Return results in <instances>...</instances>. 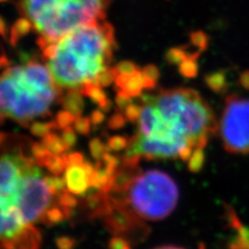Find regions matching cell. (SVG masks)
I'll return each instance as SVG.
<instances>
[{
  "label": "cell",
  "instance_id": "cell-1",
  "mask_svg": "<svg viewBox=\"0 0 249 249\" xmlns=\"http://www.w3.org/2000/svg\"><path fill=\"white\" fill-rule=\"evenodd\" d=\"M217 129L212 107L196 89H160L142 96L138 133L130 139L126 155L188 162L194 153L205 152Z\"/></svg>",
  "mask_w": 249,
  "mask_h": 249
},
{
  "label": "cell",
  "instance_id": "cell-2",
  "mask_svg": "<svg viewBox=\"0 0 249 249\" xmlns=\"http://www.w3.org/2000/svg\"><path fill=\"white\" fill-rule=\"evenodd\" d=\"M40 48L58 87L79 89L95 81L112 61L116 49L114 28L104 20L89 23Z\"/></svg>",
  "mask_w": 249,
  "mask_h": 249
},
{
  "label": "cell",
  "instance_id": "cell-3",
  "mask_svg": "<svg viewBox=\"0 0 249 249\" xmlns=\"http://www.w3.org/2000/svg\"><path fill=\"white\" fill-rule=\"evenodd\" d=\"M60 89L48 67L38 61L6 68L0 75V114L26 127L51 114L49 108L61 98Z\"/></svg>",
  "mask_w": 249,
  "mask_h": 249
},
{
  "label": "cell",
  "instance_id": "cell-4",
  "mask_svg": "<svg viewBox=\"0 0 249 249\" xmlns=\"http://www.w3.org/2000/svg\"><path fill=\"white\" fill-rule=\"evenodd\" d=\"M112 0H18L23 17L40 36V47L55 42L77 27L102 21Z\"/></svg>",
  "mask_w": 249,
  "mask_h": 249
},
{
  "label": "cell",
  "instance_id": "cell-5",
  "mask_svg": "<svg viewBox=\"0 0 249 249\" xmlns=\"http://www.w3.org/2000/svg\"><path fill=\"white\" fill-rule=\"evenodd\" d=\"M36 166L35 160L21 151L0 156V242L16 237L28 225L22 200L27 178Z\"/></svg>",
  "mask_w": 249,
  "mask_h": 249
},
{
  "label": "cell",
  "instance_id": "cell-6",
  "mask_svg": "<svg viewBox=\"0 0 249 249\" xmlns=\"http://www.w3.org/2000/svg\"><path fill=\"white\" fill-rule=\"evenodd\" d=\"M126 194L129 206L140 218L158 221L175 211L180 190L168 174L151 169L137 175Z\"/></svg>",
  "mask_w": 249,
  "mask_h": 249
},
{
  "label": "cell",
  "instance_id": "cell-7",
  "mask_svg": "<svg viewBox=\"0 0 249 249\" xmlns=\"http://www.w3.org/2000/svg\"><path fill=\"white\" fill-rule=\"evenodd\" d=\"M218 134L231 154L249 155V99L231 95L218 121Z\"/></svg>",
  "mask_w": 249,
  "mask_h": 249
},
{
  "label": "cell",
  "instance_id": "cell-8",
  "mask_svg": "<svg viewBox=\"0 0 249 249\" xmlns=\"http://www.w3.org/2000/svg\"><path fill=\"white\" fill-rule=\"evenodd\" d=\"M103 220L106 229L129 242L142 241L149 235L150 229L139 219L126 199L111 197L108 194L103 208L95 215Z\"/></svg>",
  "mask_w": 249,
  "mask_h": 249
},
{
  "label": "cell",
  "instance_id": "cell-9",
  "mask_svg": "<svg viewBox=\"0 0 249 249\" xmlns=\"http://www.w3.org/2000/svg\"><path fill=\"white\" fill-rule=\"evenodd\" d=\"M114 83L116 89L127 92L132 98L142 96L143 90L154 89L157 85V83L147 78L140 69L131 74H118Z\"/></svg>",
  "mask_w": 249,
  "mask_h": 249
},
{
  "label": "cell",
  "instance_id": "cell-10",
  "mask_svg": "<svg viewBox=\"0 0 249 249\" xmlns=\"http://www.w3.org/2000/svg\"><path fill=\"white\" fill-rule=\"evenodd\" d=\"M42 233L34 224H29L17 236L0 242V249H41Z\"/></svg>",
  "mask_w": 249,
  "mask_h": 249
},
{
  "label": "cell",
  "instance_id": "cell-11",
  "mask_svg": "<svg viewBox=\"0 0 249 249\" xmlns=\"http://www.w3.org/2000/svg\"><path fill=\"white\" fill-rule=\"evenodd\" d=\"M67 189L75 196H81L89 188V176L82 165H71L65 170Z\"/></svg>",
  "mask_w": 249,
  "mask_h": 249
},
{
  "label": "cell",
  "instance_id": "cell-12",
  "mask_svg": "<svg viewBox=\"0 0 249 249\" xmlns=\"http://www.w3.org/2000/svg\"><path fill=\"white\" fill-rule=\"evenodd\" d=\"M79 90L83 96L91 99L92 102L96 103L103 112L110 111L111 102L107 98L105 91L102 89V87L93 82H88L82 85Z\"/></svg>",
  "mask_w": 249,
  "mask_h": 249
},
{
  "label": "cell",
  "instance_id": "cell-13",
  "mask_svg": "<svg viewBox=\"0 0 249 249\" xmlns=\"http://www.w3.org/2000/svg\"><path fill=\"white\" fill-rule=\"evenodd\" d=\"M59 103L66 110L72 112L76 118H79L83 113V95L78 89H69L65 95H61Z\"/></svg>",
  "mask_w": 249,
  "mask_h": 249
},
{
  "label": "cell",
  "instance_id": "cell-14",
  "mask_svg": "<svg viewBox=\"0 0 249 249\" xmlns=\"http://www.w3.org/2000/svg\"><path fill=\"white\" fill-rule=\"evenodd\" d=\"M33 29H34L33 23H31L27 18L25 17L20 18L19 20H17L14 23V25L10 30L9 42L13 46H16L20 42L21 38L27 36Z\"/></svg>",
  "mask_w": 249,
  "mask_h": 249
},
{
  "label": "cell",
  "instance_id": "cell-15",
  "mask_svg": "<svg viewBox=\"0 0 249 249\" xmlns=\"http://www.w3.org/2000/svg\"><path fill=\"white\" fill-rule=\"evenodd\" d=\"M66 218H69L66 211L57 204L51 205L47 209L42 215L40 221L45 225H54L60 223Z\"/></svg>",
  "mask_w": 249,
  "mask_h": 249
},
{
  "label": "cell",
  "instance_id": "cell-16",
  "mask_svg": "<svg viewBox=\"0 0 249 249\" xmlns=\"http://www.w3.org/2000/svg\"><path fill=\"white\" fill-rule=\"evenodd\" d=\"M42 143L54 155H61L68 151L61 137L54 132H51L48 135L43 137Z\"/></svg>",
  "mask_w": 249,
  "mask_h": 249
},
{
  "label": "cell",
  "instance_id": "cell-17",
  "mask_svg": "<svg viewBox=\"0 0 249 249\" xmlns=\"http://www.w3.org/2000/svg\"><path fill=\"white\" fill-rule=\"evenodd\" d=\"M31 154L37 166L45 167L47 161L51 157L52 153L42 142H34L31 144Z\"/></svg>",
  "mask_w": 249,
  "mask_h": 249
},
{
  "label": "cell",
  "instance_id": "cell-18",
  "mask_svg": "<svg viewBox=\"0 0 249 249\" xmlns=\"http://www.w3.org/2000/svg\"><path fill=\"white\" fill-rule=\"evenodd\" d=\"M57 124L55 121L53 122H48V123H42V122H35L33 124H30L29 130L30 133L36 136V137H45L46 135H48L51 132L54 130H57Z\"/></svg>",
  "mask_w": 249,
  "mask_h": 249
},
{
  "label": "cell",
  "instance_id": "cell-19",
  "mask_svg": "<svg viewBox=\"0 0 249 249\" xmlns=\"http://www.w3.org/2000/svg\"><path fill=\"white\" fill-rule=\"evenodd\" d=\"M57 204L65 210L68 217L72 215V210L77 206V198L75 197V194L70 192L68 189L61 191L57 194Z\"/></svg>",
  "mask_w": 249,
  "mask_h": 249
},
{
  "label": "cell",
  "instance_id": "cell-20",
  "mask_svg": "<svg viewBox=\"0 0 249 249\" xmlns=\"http://www.w3.org/2000/svg\"><path fill=\"white\" fill-rule=\"evenodd\" d=\"M237 238L230 245V249H249V231L236 220Z\"/></svg>",
  "mask_w": 249,
  "mask_h": 249
},
{
  "label": "cell",
  "instance_id": "cell-21",
  "mask_svg": "<svg viewBox=\"0 0 249 249\" xmlns=\"http://www.w3.org/2000/svg\"><path fill=\"white\" fill-rule=\"evenodd\" d=\"M45 167L48 169L53 176H60L65 173L67 168V163L61 155L52 154L51 157L47 161Z\"/></svg>",
  "mask_w": 249,
  "mask_h": 249
},
{
  "label": "cell",
  "instance_id": "cell-22",
  "mask_svg": "<svg viewBox=\"0 0 249 249\" xmlns=\"http://www.w3.org/2000/svg\"><path fill=\"white\" fill-rule=\"evenodd\" d=\"M116 76H118V71H116L115 67H107L98 74L93 83H96L102 88H106L115 82Z\"/></svg>",
  "mask_w": 249,
  "mask_h": 249
},
{
  "label": "cell",
  "instance_id": "cell-23",
  "mask_svg": "<svg viewBox=\"0 0 249 249\" xmlns=\"http://www.w3.org/2000/svg\"><path fill=\"white\" fill-rule=\"evenodd\" d=\"M198 57H189L178 66V72L186 78H193L198 73Z\"/></svg>",
  "mask_w": 249,
  "mask_h": 249
},
{
  "label": "cell",
  "instance_id": "cell-24",
  "mask_svg": "<svg viewBox=\"0 0 249 249\" xmlns=\"http://www.w3.org/2000/svg\"><path fill=\"white\" fill-rule=\"evenodd\" d=\"M45 181L53 196H56L61 191L67 189L65 178H59V176H47L45 177Z\"/></svg>",
  "mask_w": 249,
  "mask_h": 249
},
{
  "label": "cell",
  "instance_id": "cell-25",
  "mask_svg": "<svg viewBox=\"0 0 249 249\" xmlns=\"http://www.w3.org/2000/svg\"><path fill=\"white\" fill-rule=\"evenodd\" d=\"M89 146L91 157L96 161L102 159L103 156L109 151L108 146L101 142V139L99 138H92L89 142Z\"/></svg>",
  "mask_w": 249,
  "mask_h": 249
},
{
  "label": "cell",
  "instance_id": "cell-26",
  "mask_svg": "<svg viewBox=\"0 0 249 249\" xmlns=\"http://www.w3.org/2000/svg\"><path fill=\"white\" fill-rule=\"evenodd\" d=\"M130 139L124 136L121 135H115L112 136L108 139L107 142V146L109 151H113V152H120L124 149H127L129 145Z\"/></svg>",
  "mask_w": 249,
  "mask_h": 249
},
{
  "label": "cell",
  "instance_id": "cell-27",
  "mask_svg": "<svg viewBox=\"0 0 249 249\" xmlns=\"http://www.w3.org/2000/svg\"><path fill=\"white\" fill-rule=\"evenodd\" d=\"M76 120V116L70 112L69 110H61L56 114L55 122L57 124V127L60 130H64L67 127H71L72 124H74Z\"/></svg>",
  "mask_w": 249,
  "mask_h": 249
},
{
  "label": "cell",
  "instance_id": "cell-28",
  "mask_svg": "<svg viewBox=\"0 0 249 249\" xmlns=\"http://www.w3.org/2000/svg\"><path fill=\"white\" fill-rule=\"evenodd\" d=\"M207 84L215 91H221L225 88V77L223 74L216 73L213 75H209L207 78Z\"/></svg>",
  "mask_w": 249,
  "mask_h": 249
},
{
  "label": "cell",
  "instance_id": "cell-29",
  "mask_svg": "<svg viewBox=\"0 0 249 249\" xmlns=\"http://www.w3.org/2000/svg\"><path fill=\"white\" fill-rule=\"evenodd\" d=\"M91 121L90 119L83 118V116H79V118H76L74 123V129L78 134L81 135H89L91 130Z\"/></svg>",
  "mask_w": 249,
  "mask_h": 249
},
{
  "label": "cell",
  "instance_id": "cell-30",
  "mask_svg": "<svg viewBox=\"0 0 249 249\" xmlns=\"http://www.w3.org/2000/svg\"><path fill=\"white\" fill-rule=\"evenodd\" d=\"M191 44L200 51L208 48V36L202 31H196L190 35Z\"/></svg>",
  "mask_w": 249,
  "mask_h": 249
},
{
  "label": "cell",
  "instance_id": "cell-31",
  "mask_svg": "<svg viewBox=\"0 0 249 249\" xmlns=\"http://www.w3.org/2000/svg\"><path fill=\"white\" fill-rule=\"evenodd\" d=\"M61 139L64 142L67 150H71L77 142V132L72 127H67L61 132Z\"/></svg>",
  "mask_w": 249,
  "mask_h": 249
},
{
  "label": "cell",
  "instance_id": "cell-32",
  "mask_svg": "<svg viewBox=\"0 0 249 249\" xmlns=\"http://www.w3.org/2000/svg\"><path fill=\"white\" fill-rule=\"evenodd\" d=\"M127 123V119L124 114L122 113V111L112 114L110 118H109L107 122V126L109 129L111 130H119L123 128Z\"/></svg>",
  "mask_w": 249,
  "mask_h": 249
},
{
  "label": "cell",
  "instance_id": "cell-33",
  "mask_svg": "<svg viewBox=\"0 0 249 249\" xmlns=\"http://www.w3.org/2000/svg\"><path fill=\"white\" fill-rule=\"evenodd\" d=\"M142 105H137V104H133L132 103L131 105H129L126 109H124V114L126 116L127 121L131 122V123H135L138 122L140 114H142Z\"/></svg>",
  "mask_w": 249,
  "mask_h": 249
},
{
  "label": "cell",
  "instance_id": "cell-34",
  "mask_svg": "<svg viewBox=\"0 0 249 249\" xmlns=\"http://www.w3.org/2000/svg\"><path fill=\"white\" fill-rule=\"evenodd\" d=\"M132 104V97L124 90L118 89L115 96V105L120 111H124L129 105Z\"/></svg>",
  "mask_w": 249,
  "mask_h": 249
},
{
  "label": "cell",
  "instance_id": "cell-35",
  "mask_svg": "<svg viewBox=\"0 0 249 249\" xmlns=\"http://www.w3.org/2000/svg\"><path fill=\"white\" fill-rule=\"evenodd\" d=\"M62 157H64L66 163H67V167L71 166V165H82L85 159L84 156L79 153V152H73L70 154H61Z\"/></svg>",
  "mask_w": 249,
  "mask_h": 249
},
{
  "label": "cell",
  "instance_id": "cell-36",
  "mask_svg": "<svg viewBox=\"0 0 249 249\" xmlns=\"http://www.w3.org/2000/svg\"><path fill=\"white\" fill-rule=\"evenodd\" d=\"M115 69L116 71H118V74H131L139 70L137 65L129 60H124L119 62V64L115 66Z\"/></svg>",
  "mask_w": 249,
  "mask_h": 249
},
{
  "label": "cell",
  "instance_id": "cell-37",
  "mask_svg": "<svg viewBox=\"0 0 249 249\" xmlns=\"http://www.w3.org/2000/svg\"><path fill=\"white\" fill-rule=\"evenodd\" d=\"M101 160H102V162H103L104 167H106L107 169L111 170V171H116L119 169L120 160L118 157H115V156L111 155L110 153L107 152Z\"/></svg>",
  "mask_w": 249,
  "mask_h": 249
},
{
  "label": "cell",
  "instance_id": "cell-38",
  "mask_svg": "<svg viewBox=\"0 0 249 249\" xmlns=\"http://www.w3.org/2000/svg\"><path fill=\"white\" fill-rule=\"evenodd\" d=\"M108 247L109 249H131L129 241L120 236L111 238L109 241Z\"/></svg>",
  "mask_w": 249,
  "mask_h": 249
},
{
  "label": "cell",
  "instance_id": "cell-39",
  "mask_svg": "<svg viewBox=\"0 0 249 249\" xmlns=\"http://www.w3.org/2000/svg\"><path fill=\"white\" fill-rule=\"evenodd\" d=\"M55 243H56V246L58 249H74L75 244H76V240L71 237L61 236L56 239Z\"/></svg>",
  "mask_w": 249,
  "mask_h": 249
},
{
  "label": "cell",
  "instance_id": "cell-40",
  "mask_svg": "<svg viewBox=\"0 0 249 249\" xmlns=\"http://www.w3.org/2000/svg\"><path fill=\"white\" fill-rule=\"evenodd\" d=\"M142 72H143V74L147 78H150V79L152 81H154L155 83L158 82L160 75H159V70H158V68L156 67V66H154V65H147V66H145L142 69Z\"/></svg>",
  "mask_w": 249,
  "mask_h": 249
},
{
  "label": "cell",
  "instance_id": "cell-41",
  "mask_svg": "<svg viewBox=\"0 0 249 249\" xmlns=\"http://www.w3.org/2000/svg\"><path fill=\"white\" fill-rule=\"evenodd\" d=\"M89 119H90L92 124H95V126H99V124H101L104 122L105 115H104L103 111L101 110V109H98V110L92 111Z\"/></svg>",
  "mask_w": 249,
  "mask_h": 249
},
{
  "label": "cell",
  "instance_id": "cell-42",
  "mask_svg": "<svg viewBox=\"0 0 249 249\" xmlns=\"http://www.w3.org/2000/svg\"><path fill=\"white\" fill-rule=\"evenodd\" d=\"M7 33H9V29H7L6 23L1 16H0V36L5 38Z\"/></svg>",
  "mask_w": 249,
  "mask_h": 249
},
{
  "label": "cell",
  "instance_id": "cell-43",
  "mask_svg": "<svg viewBox=\"0 0 249 249\" xmlns=\"http://www.w3.org/2000/svg\"><path fill=\"white\" fill-rule=\"evenodd\" d=\"M240 81L245 89H249V71L242 73V75L240 77Z\"/></svg>",
  "mask_w": 249,
  "mask_h": 249
},
{
  "label": "cell",
  "instance_id": "cell-44",
  "mask_svg": "<svg viewBox=\"0 0 249 249\" xmlns=\"http://www.w3.org/2000/svg\"><path fill=\"white\" fill-rule=\"evenodd\" d=\"M10 66V61L7 59L5 54H2L1 56H0V69H3V68H9Z\"/></svg>",
  "mask_w": 249,
  "mask_h": 249
},
{
  "label": "cell",
  "instance_id": "cell-45",
  "mask_svg": "<svg viewBox=\"0 0 249 249\" xmlns=\"http://www.w3.org/2000/svg\"><path fill=\"white\" fill-rule=\"evenodd\" d=\"M7 138H9V135L4 133V132H0V147H1L5 143Z\"/></svg>",
  "mask_w": 249,
  "mask_h": 249
},
{
  "label": "cell",
  "instance_id": "cell-46",
  "mask_svg": "<svg viewBox=\"0 0 249 249\" xmlns=\"http://www.w3.org/2000/svg\"><path fill=\"white\" fill-rule=\"evenodd\" d=\"M154 249H185L182 247H178V246H175V245H163V246H159V247H156Z\"/></svg>",
  "mask_w": 249,
  "mask_h": 249
},
{
  "label": "cell",
  "instance_id": "cell-47",
  "mask_svg": "<svg viewBox=\"0 0 249 249\" xmlns=\"http://www.w3.org/2000/svg\"><path fill=\"white\" fill-rule=\"evenodd\" d=\"M2 118H3V116H2L1 114H0V124H2Z\"/></svg>",
  "mask_w": 249,
  "mask_h": 249
},
{
  "label": "cell",
  "instance_id": "cell-48",
  "mask_svg": "<svg viewBox=\"0 0 249 249\" xmlns=\"http://www.w3.org/2000/svg\"><path fill=\"white\" fill-rule=\"evenodd\" d=\"M5 1H7V0H0V2H5Z\"/></svg>",
  "mask_w": 249,
  "mask_h": 249
}]
</instances>
